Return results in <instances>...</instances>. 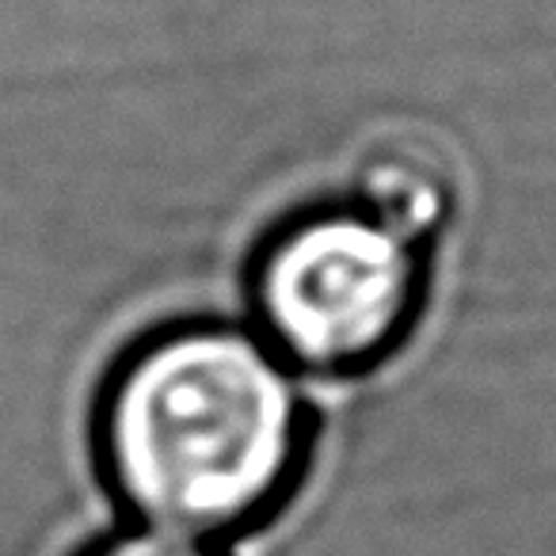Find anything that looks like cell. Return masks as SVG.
<instances>
[{"label": "cell", "mask_w": 556, "mask_h": 556, "mask_svg": "<svg viewBox=\"0 0 556 556\" xmlns=\"http://www.w3.org/2000/svg\"><path fill=\"white\" fill-rule=\"evenodd\" d=\"M298 374L252 325L176 320L103 378L92 446L138 526L222 545L282 510L309 462Z\"/></svg>", "instance_id": "6da1fadb"}, {"label": "cell", "mask_w": 556, "mask_h": 556, "mask_svg": "<svg viewBox=\"0 0 556 556\" xmlns=\"http://www.w3.org/2000/svg\"><path fill=\"white\" fill-rule=\"evenodd\" d=\"M424 294L427 248L351 199L287 217L248 263L252 328L294 374L381 366L416 328Z\"/></svg>", "instance_id": "7a4b0ae2"}, {"label": "cell", "mask_w": 556, "mask_h": 556, "mask_svg": "<svg viewBox=\"0 0 556 556\" xmlns=\"http://www.w3.org/2000/svg\"><path fill=\"white\" fill-rule=\"evenodd\" d=\"M351 202L404 240L427 248L454 214V187L442 164L419 149H378L358 168Z\"/></svg>", "instance_id": "3957f363"}, {"label": "cell", "mask_w": 556, "mask_h": 556, "mask_svg": "<svg viewBox=\"0 0 556 556\" xmlns=\"http://www.w3.org/2000/svg\"><path fill=\"white\" fill-rule=\"evenodd\" d=\"M80 556H225V553L222 545L176 538V533L149 530V526H130V530H115L108 538H100Z\"/></svg>", "instance_id": "277c9868"}]
</instances>
